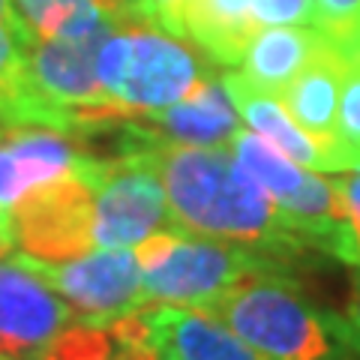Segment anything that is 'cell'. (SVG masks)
Masks as SVG:
<instances>
[{
	"label": "cell",
	"mask_w": 360,
	"mask_h": 360,
	"mask_svg": "<svg viewBox=\"0 0 360 360\" xmlns=\"http://www.w3.org/2000/svg\"><path fill=\"white\" fill-rule=\"evenodd\" d=\"M144 148L160 172L177 229L250 246L288 264H297L312 252L307 240L291 231L276 201L243 172L229 148L165 141H150Z\"/></svg>",
	"instance_id": "1"
},
{
	"label": "cell",
	"mask_w": 360,
	"mask_h": 360,
	"mask_svg": "<svg viewBox=\"0 0 360 360\" xmlns=\"http://www.w3.org/2000/svg\"><path fill=\"white\" fill-rule=\"evenodd\" d=\"M205 312L267 360H357L345 319L319 307L295 274L250 276Z\"/></svg>",
	"instance_id": "2"
},
{
	"label": "cell",
	"mask_w": 360,
	"mask_h": 360,
	"mask_svg": "<svg viewBox=\"0 0 360 360\" xmlns=\"http://www.w3.org/2000/svg\"><path fill=\"white\" fill-rule=\"evenodd\" d=\"M210 75L217 72L198 58L195 45L135 15L120 18L96 49L99 87L132 117L180 103Z\"/></svg>",
	"instance_id": "3"
},
{
	"label": "cell",
	"mask_w": 360,
	"mask_h": 360,
	"mask_svg": "<svg viewBox=\"0 0 360 360\" xmlns=\"http://www.w3.org/2000/svg\"><path fill=\"white\" fill-rule=\"evenodd\" d=\"M148 303L210 309L234 285L258 274H295V264L240 243L168 229L135 246Z\"/></svg>",
	"instance_id": "4"
},
{
	"label": "cell",
	"mask_w": 360,
	"mask_h": 360,
	"mask_svg": "<svg viewBox=\"0 0 360 360\" xmlns=\"http://www.w3.org/2000/svg\"><path fill=\"white\" fill-rule=\"evenodd\" d=\"M75 174L94 193V246L96 250H135L160 231L174 229L160 172L148 148L94 156L84 153Z\"/></svg>",
	"instance_id": "5"
},
{
	"label": "cell",
	"mask_w": 360,
	"mask_h": 360,
	"mask_svg": "<svg viewBox=\"0 0 360 360\" xmlns=\"http://www.w3.org/2000/svg\"><path fill=\"white\" fill-rule=\"evenodd\" d=\"M229 150L243 172L276 201L291 231H297L309 250L330 255L342 222V205L333 174L303 168L246 127L234 132Z\"/></svg>",
	"instance_id": "6"
},
{
	"label": "cell",
	"mask_w": 360,
	"mask_h": 360,
	"mask_svg": "<svg viewBox=\"0 0 360 360\" xmlns=\"http://www.w3.org/2000/svg\"><path fill=\"white\" fill-rule=\"evenodd\" d=\"M9 258L58 291L82 324L103 328L148 307L135 250H94L70 262H39L25 252H13Z\"/></svg>",
	"instance_id": "7"
},
{
	"label": "cell",
	"mask_w": 360,
	"mask_h": 360,
	"mask_svg": "<svg viewBox=\"0 0 360 360\" xmlns=\"http://www.w3.org/2000/svg\"><path fill=\"white\" fill-rule=\"evenodd\" d=\"M21 252L39 262H70L94 252V193L82 174H63L33 186L15 207Z\"/></svg>",
	"instance_id": "8"
},
{
	"label": "cell",
	"mask_w": 360,
	"mask_h": 360,
	"mask_svg": "<svg viewBox=\"0 0 360 360\" xmlns=\"http://www.w3.org/2000/svg\"><path fill=\"white\" fill-rule=\"evenodd\" d=\"M78 319L72 307L15 258L0 262V354L37 360Z\"/></svg>",
	"instance_id": "9"
},
{
	"label": "cell",
	"mask_w": 360,
	"mask_h": 360,
	"mask_svg": "<svg viewBox=\"0 0 360 360\" xmlns=\"http://www.w3.org/2000/svg\"><path fill=\"white\" fill-rule=\"evenodd\" d=\"M141 312L148 321L150 345L162 360H267L205 309L148 303Z\"/></svg>",
	"instance_id": "10"
},
{
	"label": "cell",
	"mask_w": 360,
	"mask_h": 360,
	"mask_svg": "<svg viewBox=\"0 0 360 360\" xmlns=\"http://www.w3.org/2000/svg\"><path fill=\"white\" fill-rule=\"evenodd\" d=\"M345 70L348 54L333 39H328L283 94V103L297 127L333 156L336 174L345 172L340 148H336V111H340Z\"/></svg>",
	"instance_id": "11"
},
{
	"label": "cell",
	"mask_w": 360,
	"mask_h": 360,
	"mask_svg": "<svg viewBox=\"0 0 360 360\" xmlns=\"http://www.w3.org/2000/svg\"><path fill=\"white\" fill-rule=\"evenodd\" d=\"M156 141L165 144H193V148H229L243 120L234 108L222 78L210 75L180 103L153 115L135 117Z\"/></svg>",
	"instance_id": "12"
},
{
	"label": "cell",
	"mask_w": 360,
	"mask_h": 360,
	"mask_svg": "<svg viewBox=\"0 0 360 360\" xmlns=\"http://www.w3.org/2000/svg\"><path fill=\"white\" fill-rule=\"evenodd\" d=\"M219 78H222L225 90H229L231 103H234V108H238V115H240L246 129H252L255 135H262L264 141H270L276 150H283L288 160L300 162L303 168L324 172V174H336L333 156L297 127L295 117L288 115L283 96L252 87L238 70L222 72Z\"/></svg>",
	"instance_id": "13"
},
{
	"label": "cell",
	"mask_w": 360,
	"mask_h": 360,
	"mask_svg": "<svg viewBox=\"0 0 360 360\" xmlns=\"http://www.w3.org/2000/svg\"><path fill=\"white\" fill-rule=\"evenodd\" d=\"M258 30L252 0H189L184 13V39L225 70H238Z\"/></svg>",
	"instance_id": "14"
},
{
	"label": "cell",
	"mask_w": 360,
	"mask_h": 360,
	"mask_svg": "<svg viewBox=\"0 0 360 360\" xmlns=\"http://www.w3.org/2000/svg\"><path fill=\"white\" fill-rule=\"evenodd\" d=\"M328 39L330 37L315 27H262L252 37L238 72L252 87L283 96Z\"/></svg>",
	"instance_id": "15"
},
{
	"label": "cell",
	"mask_w": 360,
	"mask_h": 360,
	"mask_svg": "<svg viewBox=\"0 0 360 360\" xmlns=\"http://www.w3.org/2000/svg\"><path fill=\"white\" fill-rule=\"evenodd\" d=\"M141 309L103 328L75 321L37 360H160Z\"/></svg>",
	"instance_id": "16"
},
{
	"label": "cell",
	"mask_w": 360,
	"mask_h": 360,
	"mask_svg": "<svg viewBox=\"0 0 360 360\" xmlns=\"http://www.w3.org/2000/svg\"><path fill=\"white\" fill-rule=\"evenodd\" d=\"M18 18L42 39L103 42L120 18L132 15L115 0H13Z\"/></svg>",
	"instance_id": "17"
},
{
	"label": "cell",
	"mask_w": 360,
	"mask_h": 360,
	"mask_svg": "<svg viewBox=\"0 0 360 360\" xmlns=\"http://www.w3.org/2000/svg\"><path fill=\"white\" fill-rule=\"evenodd\" d=\"M348 54V70L336 111V148L345 162V172H360V51Z\"/></svg>",
	"instance_id": "18"
},
{
	"label": "cell",
	"mask_w": 360,
	"mask_h": 360,
	"mask_svg": "<svg viewBox=\"0 0 360 360\" xmlns=\"http://www.w3.org/2000/svg\"><path fill=\"white\" fill-rule=\"evenodd\" d=\"M336 193L342 205V222L336 234L330 258L348 267H360V172H340L333 174Z\"/></svg>",
	"instance_id": "19"
},
{
	"label": "cell",
	"mask_w": 360,
	"mask_h": 360,
	"mask_svg": "<svg viewBox=\"0 0 360 360\" xmlns=\"http://www.w3.org/2000/svg\"><path fill=\"white\" fill-rule=\"evenodd\" d=\"M252 18L258 27H315L319 30V15H315L312 0H252Z\"/></svg>",
	"instance_id": "20"
},
{
	"label": "cell",
	"mask_w": 360,
	"mask_h": 360,
	"mask_svg": "<svg viewBox=\"0 0 360 360\" xmlns=\"http://www.w3.org/2000/svg\"><path fill=\"white\" fill-rule=\"evenodd\" d=\"M33 37H37V33L21 18L15 25H0V94H6V90L18 82L21 66H25L27 42Z\"/></svg>",
	"instance_id": "21"
},
{
	"label": "cell",
	"mask_w": 360,
	"mask_h": 360,
	"mask_svg": "<svg viewBox=\"0 0 360 360\" xmlns=\"http://www.w3.org/2000/svg\"><path fill=\"white\" fill-rule=\"evenodd\" d=\"M315 15H319V30L330 37L336 45H345L352 39L357 15H360V0H312Z\"/></svg>",
	"instance_id": "22"
},
{
	"label": "cell",
	"mask_w": 360,
	"mask_h": 360,
	"mask_svg": "<svg viewBox=\"0 0 360 360\" xmlns=\"http://www.w3.org/2000/svg\"><path fill=\"white\" fill-rule=\"evenodd\" d=\"M189 0H132V15L184 39V13Z\"/></svg>",
	"instance_id": "23"
},
{
	"label": "cell",
	"mask_w": 360,
	"mask_h": 360,
	"mask_svg": "<svg viewBox=\"0 0 360 360\" xmlns=\"http://www.w3.org/2000/svg\"><path fill=\"white\" fill-rule=\"evenodd\" d=\"M342 319H345L348 336H352L354 354L360 360V267H354V274H352V288H348V303H345Z\"/></svg>",
	"instance_id": "24"
},
{
	"label": "cell",
	"mask_w": 360,
	"mask_h": 360,
	"mask_svg": "<svg viewBox=\"0 0 360 360\" xmlns=\"http://www.w3.org/2000/svg\"><path fill=\"white\" fill-rule=\"evenodd\" d=\"M18 13L13 9V0H0V25H15Z\"/></svg>",
	"instance_id": "25"
},
{
	"label": "cell",
	"mask_w": 360,
	"mask_h": 360,
	"mask_svg": "<svg viewBox=\"0 0 360 360\" xmlns=\"http://www.w3.org/2000/svg\"><path fill=\"white\" fill-rule=\"evenodd\" d=\"M342 51H360V15H357V25H354V33H352V39H348L345 45H340Z\"/></svg>",
	"instance_id": "26"
},
{
	"label": "cell",
	"mask_w": 360,
	"mask_h": 360,
	"mask_svg": "<svg viewBox=\"0 0 360 360\" xmlns=\"http://www.w3.org/2000/svg\"><path fill=\"white\" fill-rule=\"evenodd\" d=\"M115 4H120V6H127L129 13H132V0H115Z\"/></svg>",
	"instance_id": "27"
},
{
	"label": "cell",
	"mask_w": 360,
	"mask_h": 360,
	"mask_svg": "<svg viewBox=\"0 0 360 360\" xmlns=\"http://www.w3.org/2000/svg\"><path fill=\"white\" fill-rule=\"evenodd\" d=\"M0 360H15V357H4V354H0Z\"/></svg>",
	"instance_id": "28"
},
{
	"label": "cell",
	"mask_w": 360,
	"mask_h": 360,
	"mask_svg": "<svg viewBox=\"0 0 360 360\" xmlns=\"http://www.w3.org/2000/svg\"><path fill=\"white\" fill-rule=\"evenodd\" d=\"M160 360H162V357H160Z\"/></svg>",
	"instance_id": "29"
}]
</instances>
